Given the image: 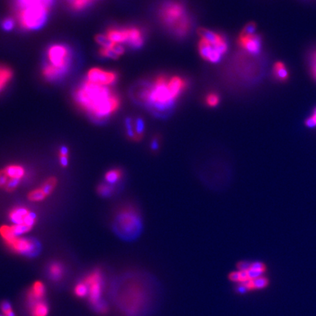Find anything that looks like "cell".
Returning <instances> with one entry per match:
<instances>
[{"instance_id":"obj_1","label":"cell","mask_w":316,"mask_h":316,"mask_svg":"<svg viewBox=\"0 0 316 316\" xmlns=\"http://www.w3.org/2000/svg\"><path fill=\"white\" fill-rule=\"evenodd\" d=\"M72 99L79 109L94 123L110 119L119 109L121 100L111 87L84 80L72 92Z\"/></svg>"},{"instance_id":"obj_2","label":"cell","mask_w":316,"mask_h":316,"mask_svg":"<svg viewBox=\"0 0 316 316\" xmlns=\"http://www.w3.org/2000/svg\"><path fill=\"white\" fill-rule=\"evenodd\" d=\"M75 52L69 44L55 42L45 48L41 74L47 82H60L70 74L75 63Z\"/></svg>"},{"instance_id":"obj_3","label":"cell","mask_w":316,"mask_h":316,"mask_svg":"<svg viewBox=\"0 0 316 316\" xmlns=\"http://www.w3.org/2000/svg\"><path fill=\"white\" fill-rule=\"evenodd\" d=\"M55 0H13L16 21L25 31L40 30L50 18Z\"/></svg>"},{"instance_id":"obj_4","label":"cell","mask_w":316,"mask_h":316,"mask_svg":"<svg viewBox=\"0 0 316 316\" xmlns=\"http://www.w3.org/2000/svg\"><path fill=\"white\" fill-rule=\"evenodd\" d=\"M168 79L159 76L153 82L143 84L135 91L136 99L157 114L168 112L173 109L177 101L169 89Z\"/></svg>"},{"instance_id":"obj_5","label":"cell","mask_w":316,"mask_h":316,"mask_svg":"<svg viewBox=\"0 0 316 316\" xmlns=\"http://www.w3.org/2000/svg\"><path fill=\"white\" fill-rule=\"evenodd\" d=\"M115 234L124 240L136 239L142 230V219L139 211L133 205L120 207L115 214L112 224Z\"/></svg>"},{"instance_id":"obj_6","label":"cell","mask_w":316,"mask_h":316,"mask_svg":"<svg viewBox=\"0 0 316 316\" xmlns=\"http://www.w3.org/2000/svg\"><path fill=\"white\" fill-rule=\"evenodd\" d=\"M159 16L163 25L177 36H185L190 30L187 10L180 2H165L160 7Z\"/></svg>"},{"instance_id":"obj_7","label":"cell","mask_w":316,"mask_h":316,"mask_svg":"<svg viewBox=\"0 0 316 316\" xmlns=\"http://www.w3.org/2000/svg\"><path fill=\"white\" fill-rule=\"evenodd\" d=\"M88 287L87 300L92 310L99 315H105L109 311V305L104 299L106 280L104 272L100 268L91 270L82 278Z\"/></svg>"},{"instance_id":"obj_8","label":"cell","mask_w":316,"mask_h":316,"mask_svg":"<svg viewBox=\"0 0 316 316\" xmlns=\"http://www.w3.org/2000/svg\"><path fill=\"white\" fill-rule=\"evenodd\" d=\"M8 217L13 225L16 234L19 236L30 233L38 222L36 213L22 205L12 207L8 213Z\"/></svg>"},{"instance_id":"obj_9","label":"cell","mask_w":316,"mask_h":316,"mask_svg":"<svg viewBox=\"0 0 316 316\" xmlns=\"http://www.w3.org/2000/svg\"><path fill=\"white\" fill-rule=\"evenodd\" d=\"M4 244L12 253L25 258H35L41 252V245L38 240L23 236H15Z\"/></svg>"},{"instance_id":"obj_10","label":"cell","mask_w":316,"mask_h":316,"mask_svg":"<svg viewBox=\"0 0 316 316\" xmlns=\"http://www.w3.org/2000/svg\"><path fill=\"white\" fill-rule=\"evenodd\" d=\"M3 168L8 177V185L5 192L8 193L14 192L18 190L28 176V170L25 165L19 163L8 164Z\"/></svg>"},{"instance_id":"obj_11","label":"cell","mask_w":316,"mask_h":316,"mask_svg":"<svg viewBox=\"0 0 316 316\" xmlns=\"http://www.w3.org/2000/svg\"><path fill=\"white\" fill-rule=\"evenodd\" d=\"M58 183L57 177L55 176H51L45 179L42 182L41 185L28 192L27 195L28 200L32 203H40L46 200L55 192L58 186Z\"/></svg>"},{"instance_id":"obj_12","label":"cell","mask_w":316,"mask_h":316,"mask_svg":"<svg viewBox=\"0 0 316 316\" xmlns=\"http://www.w3.org/2000/svg\"><path fill=\"white\" fill-rule=\"evenodd\" d=\"M119 75L116 71L106 70L101 67H93L88 70L84 80L99 84V85L111 87L117 82Z\"/></svg>"},{"instance_id":"obj_13","label":"cell","mask_w":316,"mask_h":316,"mask_svg":"<svg viewBox=\"0 0 316 316\" xmlns=\"http://www.w3.org/2000/svg\"><path fill=\"white\" fill-rule=\"evenodd\" d=\"M67 275V268L62 261L54 260L45 267V276L50 283L60 285L65 281Z\"/></svg>"},{"instance_id":"obj_14","label":"cell","mask_w":316,"mask_h":316,"mask_svg":"<svg viewBox=\"0 0 316 316\" xmlns=\"http://www.w3.org/2000/svg\"><path fill=\"white\" fill-rule=\"evenodd\" d=\"M23 307L27 316H48L50 305L48 300H23Z\"/></svg>"},{"instance_id":"obj_15","label":"cell","mask_w":316,"mask_h":316,"mask_svg":"<svg viewBox=\"0 0 316 316\" xmlns=\"http://www.w3.org/2000/svg\"><path fill=\"white\" fill-rule=\"evenodd\" d=\"M239 46L246 51L248 53L258 55L261 53L263 40L261 35L255 34L251 36L239 37Z\"/></svg>"},{"instance_id":"obj_16","label":"cell","mask_w":316,"mask_h":316,"mask_svg":"<svg viewBox=\"0 0 316 316\" xmlns=\"http://www.w3.org/2000/svg\"><path fill=\"white\" fill-rule=\"evenodd\" d=\"M199 51L201 57L211 63H218L222 59L223 55L214 48L212 44L204 39H201L199 41Z\"/></svg>"},{"instance_id":"obj_17","label":"cell","mask_w":316,"mask_h":316,"mask_svg":"<svg viewBox=\"0 0 316 316\" xmlns=\"http://www.w3.org/2000/svg\"><path fill=\"white\" fill-rule=\"evenodd\" d=\"M128 43L127 45L132 50H139L144 43V37L139 28L136 27H127Z\"/></svg>"},{"instance_id":"obj_18","label":"cell","mask_w":316,"mask_h":316,"mask_svg":"<svg viewBox=\"0 0 316 316\" xmlns=\"http://www.w3.org/2000/svg\"><path fill=\"white\" fill-rule=\"evenodd\" d=\"M168 84L171 92L177 100L187 87V82L180 77L169 78Z\"/></svg>"},{"instance_id":"obj_19","label":"cell","mask_w":316,"mask_h":316,"mask_svg":"<svg viewBox=\"0 0 316 316\" xmlns=\"http://www.w3.org/2000/svg\"><path fill=\"white\" fill-rule=\"evenodd\" d=\"M99 0H65L66 5L70 11L76 13L87 11L88 8L95 4Z\"/></svg>"},{"instance_id":"obj_20","label":"cell","mask_w":316,"mask_h":316,"mask_svg":"<svg viewBox=\"0 0 316 316\" xmlns=\"http://www.w3.org/2000/svg\"><path fill=\"white\" fill-rule=\"evenodd\" d=\"M273 74L275 79L280 82H286L290 77L288 67L282 61H278L274 64Z\"/></svg>"},{"instance_id":"obj_21","label":"cell","mask_w":316,"mask_h":316,"mask_svg":"<svg viewBox=\"0 0 316 316\" xmlns=\"http://www.w3.org/2000/svg\"><path fill=\"white\" fill-rule=\"evenodd\" d=\"M13 78V72L11 67L0 64V94L6 90L11 84Z\"/></svg>"},{"instance_id":"obj_22","label":"cell","mask_w":316,"mask_h":316,"mask_svg":"<svg viewBox=\"0 0 316 316\" xmlns=\"http://www.w3.org/2000/svg\"><path fill=\"white\" fill-rule=\"evenodd\" d=\"M198 33L200 35L201 38L207 40V42L212 44V45H216V44L220 43V42L222 41L225 39L222 35L205 28L199 29L198 30Z\"/></svg>"},{"instance_id":"obj_23","label":"cell","mask_w":316,"mask_h":316,"mask_svg":"<svg viewBox=\"0 0 316 316\" xmlns=\"http://www.w3.org/2000/svg\"><path fill=\"white\" fill-rule=\"evenodd\" d=\"M123 172L120 168H111L107 171L104 175L105 182L110 185H115L121 180Z\"/></svg>"},{"instance_id":"obj_24","label":"cell","mask_w":316,"mask_h":316,"mask_svg":"<svg viewBox=\"0 0 316 316\" xmlns=\"http://www.w3.org/2000/svg\"><path fill=\"white\" fill-rule=\"evenodd\" d=\"M74 294L77 298L87 300L88 297V287L85 282L81 279L74 286Z\"/></svg>"},{"instance_id":"obj_25","label":"cell","mask_w":316,"mask_h":316,"mask_svg":"<svg viewBox=\"0 0 316 316\" xmlns=\"http://www.w3.org/2000/svg\"><path fill=\"white\" fill-rule=\"evenodd\" d=\"M96 191H97V193L99 194L100 197L103 198L111 197V196L114 195L115 191H116V186L104 182V183H101L98 185Z\"/></svg>"},{"instance_id":"obj_26","label":"cell","mask_w":316,"mask_h":316,"mask_svg":"<svg viewBox=\"0 0 316 316\" xmlns=\"http://www.w3.org/2000/svg\"><path fill=\"white\" fill-rule=\"evenodd\" d=\"M59 162L62 168H65L69 165V149L65 145L61 146L58 151Z\"/></svg>"},{"instance_id":"obj_27","label":"cell","mask_w":316,"mask_h":316,"mask_svg":"<svg viewBox=\"0 0 316 316\" xmlns=\"http://www.w3.org/2000/svg\"><path fill=\"white\" fill-rule=\"evenodd\" d=\"M133 124H134L135 133H136V141H140L143 138L145 131V123L143 119L141 117H137L133 119Z\"/></svg>"},{"instance_id":"obj_28","label":"cell","mask_w":316,"mask_h":316,"mask_svg":"<svg viewBox=\"0 0 316 316\" xmlns=\"http://www.w3.org/2000/svg\"><path fill=\"white\" fill-rule=\"evenodd\" d=\"M126 131L128 138L131 140V141H136V133H135L133 119H132L131 117H128L126 119Z\"/></svg>"},{"instance_id":"obj_29","label":"cell","mask_w":316,"mask_h":316,"mask_svg":"<svg viewBox=\"0 0 316 316\" xmlns=\"http://www.w3.org/2000/svg\"><path fill=\"white\" fill-rule=\"evenodd\" d=\"M0 310H1V314L5 316H16L13 305L8 300H3L0 303Z\"/></svg>"},{"instance_id":"obj_30","label":"cell","mask_w":316,"mask_h":316,"mask_svg":"<svg viewBox=\"0 0 316 316\" xmlns=\"http://www.w3.org/2000/svg\"><path fill=\"white\" fill-rule=\"evenodd\" d=\"M16 25V19L12 18V17H6V18H3L1 21V23H0L2 30L6 32L12 31L14 29Z\"/></svg>"},{"instance_id":"obj_31","label":"cell","mask_w":316,"mask_h":316,"mask_svg":"<svg viewBox=\"0 0 316 316\" xmlns=\"http://www.w3.org/2000/svg\"><path fill=\"white\" fill-rule=\"evenodd\" d=\"M256 23L254 22H250L247 23L245 28L242 29L239 37L251 36V35H255L256 34Z\"/></svg>"},{"instance_id":"obj_32","label":"cell","mask_w":316,"mask_h":316,"mask_svg":"<svg viewBox=\"0 0 316 316\" xmlns=\"http://www.w3.org/2000/svg\"><path fill=\"white\" fill-rule=\"evenodd\" d=\"M252 289L253 288H263L268 285V280L264 277H259V278L251 280Z\"/></svg>"},{"instance_id":"obj_33","label":"cell","mask_w":316,"mask_h":316,"mask_svg":"<svg viewBox=\"0 0 316 316\" xmlns=\"http://www.w3.org/2000/svg\"><path fill=\"white\" fill-rule=\"evenodd\" d=\"M305 126L309 129H314L316 128V107L312 110L310 116L305 120Z\"/></svg>"},{"instance_id":"obj_34","label":"cell","mask_w":316,"mask_h":316,"mask_svg":"<svg viewBox=\"0 0 316 316\" xmlns=\"http://www.w3.org/2000/svg\"><path fill=\"white\" fill-rule=\"evenodd\" d=\"M220 102V97L216 93H210L206 97V104L210 107H215Z\"/></svg>"},{"instance_id":"obj_35","label":"cell","mask_w":316,"mask_h":316,"mask_svg":"<svg viewBox=\"0 0 316 316\" xmlns=\"http://www.w3.org/2000/svg\"><path fill=\"white\" fill-rule=\"evenodd\" d=\"M307 61H308L309 69H310V70L316 68V47L310 51V53H309Z\"/></svg>"},{"instance_id":"obj_36","label":"cell","mask_w":316,"mask_h":316,"mask_svg":"<svg viewBox=\"0 0 316 316\" xmlns=\"http://www.w3.org/2000/svg\"><path fill=\"white\" fill-rule=\"evenodd\" d=\"M251 269L261 272L262 273H264V272L266 271V266H265L264 263H261V262H253L251 263Z\"/></svg>"},{"instance_id":"obj_37","label":"cell","mask_w":316,"mask_h":316,"mask_svg":"<svg viewBox=\"0 0 316 316\" xmlns=\"http://www.w3.org/2000/svg\"><path fill=\"white\" fill-rule=\"evenodd\" d=\"M263 274L261 272L256 271V270L251 268L248 270V278H249L250 280H255V279L259 278V277L262 276Z\"/></svg>"},{"instance_id":"obj_38","label":"cell","mask_w":316,"mask_h":316,"mask_svg":"<svg viewBox=\"0 0 316 316\" xmlns=\"http://www.w3.org/2000/svg\"><path fill=\"white\" fill-rule=\"evenodd\" d=\"M251 263L248 261L240 262L238 264V269H239V271H248L251 268Z\"/></svg>"},{"instance_id":"obj_39","label":"cell","mask_w":316,"mask_h":316,"mask_svg":"<svg viewBox=\"0 0 316 316\" xmlns=\"http://www.w3.org/2000/svg\"><path fill=\"white\" fill-rule=\"evenodd\" d=\"M150 148L154 152L158 151L159 148H160V140L158 139V138H154L152 140Z\"/></svg>"},{"instance_id":"obj_40","label":"cell","mask_w":316,"mask_h":316,"mask_svg":"<svg viewBox=\"0 0 316 316\" xmlns=\"http://www.w3.org/2000/svg\"><path fill=\"white\" fill-rule=\"evenodd\" d=\"M229 278L230 280H232L233 282H238V283H240V282H241L240 271L234 272V273L230 274Z\"/></svg>"},{"instance_id":"obj_41","label":"cell","mask_w":316,"mask_h":316,"mask_svg":"<svg viewBox=\"0 0 316 316\" xmlns=\"http://www.w3.org/2000/svg\"><path fill=\"white\" fill-rule=\"evenodd\" d=\"M310 74H311V76H312V79H313L314 80H315L316 82V68L313 69V70H310Z\"/></svg>"},{"instance_id":"obj_42","label":"cell","mask_w":316,"mask_h":316,"mask_svg":"<svg viewBox=\"0 0 316 316\" xmlns=\"http://www.w3.org/2000/svg\"><path fill=\"white\" fill-rule=\"evenodd\" d=\"M0 316H5V315H3V314H0Z\"/></svg>"}]
</instances>
